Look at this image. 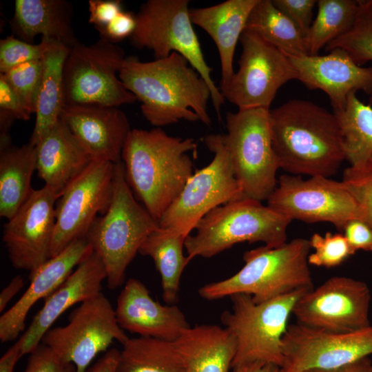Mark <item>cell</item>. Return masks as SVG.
Listing matches in <instances>:
<instances>
[{
  "label": "cell",
  "mask_w": 372,
  "mask_h": 372,
  "mask_svg": "<svg viewBox=\"0 0 372 372\" xmlns=\"http://www.w3.org/2000/svg\"><path fill=\"white\" fill-rule=\"evenodd\" d=\"M118 76L140 101L143 116L161 127L181 120L211 124L207 105L211 90L182 55L172 52L152 61L126 56Z\"/></svg>",
  "instance_id": "6da1fadb"
},
{
  "label": "cell",
  "mask_w": 372,
  "mask_h": 372,
  "mask_svg": "<svg viewBox=\"0 0 372 372\" xmlns=\"http://www.w3.org/2000/svg\"><path fill=\"white\" fill-rule=\"evenodd\" d=\"M194 138L172 136L161 127L132 129L122 152L127 182L147 211L158 221L193 174L189 152Z\"/></svg>",
  "instance_id": "7a4b0ae2"
},
{
  "label": "cell",
  "mask_w": 372,
  "mask_h": 372,
  "mask_svg": "<svg viewBox=\"0 0 372 372\" xmlns=\"http://www.w3.org/2000/svg\"><path fill=\"white\" fill-rule=\"evenodd\" d=\"M272 145L279 167L294 175L335 174L345 160L335 114L292 99L270 110Z\"/></svg>",
  "instance_id": "3957f363"
},
{
  "label": "cell",
  "mask_w": 372,
  "mask_h": 372,
  "mask_svg": "<svg viewBox=\"0 0 372 372\" xmlns=\"http://www.w3.org/2000/svg\"><path fill=\"white\" fill-rule=\"evenodd\" d=\"M309 240L296 238L279 247L264 245L243 254L244 266L231 277L201 287V298L217 300L245 293L262 302L301 289H312Z\"/></svg>",
  "instance_id": "277c9868"
},
{
  "label": "cell",
  "mask_w": 372,
  "mask_h": 372,
  "mask_svg": "<svg viewBox=\"0 0 372 372\" xmlns=\"http://www.w3.org/2000/svg\"><path fill=\"white\" fill-rule=\"evenodd\" d=\"M159 227L158 221L135 199L122 161L114 163L110 206L95 219L85 236L104 265L110 289L124 283L128 265Z\"/></svg>",
  "instance_id": "5b68a950"
},
{
  "label": "cell",
  "mask_w": 372,
  "mask_h": 372,
  "mask_svg": "<svg viewBox=\"0 0 372 372\" xmlns=\"http://www.w3.org/2000/svg\"><path fill=\"white\" fill-rule=\"evenodd\" d=\"M291 220L260 201L242 197L220 205L203 217L194 235L185 241L187 260L211 258L243 242H262L267 247L287 242Z\"/></svg>",
  "instance_id": "8992f818"
},
{
  "label": "cell",
  "mask_w": 372,
  "mask_h": 372,
  "mask_svg": "<svg viewBox=\"0 0 372 372\" xmlns=\"http://www.w3.org/2000/svg\"><path fill=\"white\" fill-rule=\"evenodd\" d=\"M310 289H298L259 303L245 293L230 296L231 310L224 311L220 320L236 343L231 369L254 362L281 367L282 341L289 316L297 301Z\"/></svg>",
  "instance_id": "52a82bcc"
},
{
  "label": "cell",
  "mask_w": 372,
  "mask_h": 372,
  "mask_svg": "<svg viewBox=\"0 0 372 372\" xmlns=\"http://www.w3.org/2000/svg\"><path fill=\"white\" fill-rule=\"evenodd\" d=\"M188 0H148L135 14L136 25L130 37L138 49L153 52L155 59L176 52L185 58L207 83L211 100L218 120L224 103L219 87L214 83L212 69L207 63L189 16Z\"/></svg>",
  "instance_id": "ba28073f"
},
{
  "label": "cell",
  "mask_w": 372,
  "mask_h": 372,
  "mask_svg": "<svg viewBox=\"0 0 372 372\" xmlns=\"http://www.w3.org/2000/svg\"><path fill=\"white\" fill-rule=\"evenodd\" d=\"M226 127L222 139L243 197L267 200L277 186L280 168L272 145L270 110L229 112Z\"/></svg>",
  "instance_id": "9c48e42d"
},
{
  "label": "cell",
  "mask_w": 372,
  "mask_h": 372,
  "mask_svg": "<svg viewBox=\"0 0 372 372\" xmlns=\"http://www.w3.org/2000/svg\"><path fill=\"white\" fill-rule=\"evenodd\" d=\"M120 46L100 38L91 45L78 41L63 66L65 105L119 107L136 100L118 73L125 59Z\"/></svg>",
  "instance_id": "30bf717a"
},
{
  "label": "cell",
  "mask_w": 372,
  "mask_h": 372,
  "mask_svg": "<svg viewBox=\"0 0 372 372\" xmlns=\"http://www.w3.org/2000/svg\"><path fill=\"white\" fill-rule=\"evenodd\" d=\"M204 142L214 158L189 178L159 220L162 229L187 236L210 211L243 197L222 134H208Z\"/></svg>",
  "instance_id": "8fae6325"
},
{
  "label": "cell",
  "mask_w": 372,
  "mask_h": 372,
  "mask_svg": "<svg viewBox=\"0 0 372 372\" xmlns=\"http://www.w3.org/2000/svg\"><path fill=\"white\" fill-rule=\"evenodd\" d=\"M239 41L238 70L220 84V92L238 110L269 109L280 87L298 80L297 72L287 56L255 33L245 30Z\"/></svg>",
  "instance_id": "7c38bea8"
},
{
  "label": "cell",
  "mask_w": 372,
  "mask_h": 372,
  "mask_svg": "<svg viewBox=\"0 0 372 372\" xmlns=\"http://www.w3.org/2000/svg\"><path fill=\"white\" fill-rule=\"evenodd\" d=\"M129 337L119 326L110 301L101 293L81 303L70 314L68 323L50 329L41 343L76 372H86L98 354L114 341L123 344Z\"/></svg>",
  "instance_id": "4fadbf2b"
},
{
  "label": "cell",
  "mask_w": 372,
  "mask_h": 372,
  "mask_svg": "<svg viewBox=\"0 0 372 372\" xmlns=\"http://www.w3.org/2000/svg\"><path fill=\"white\" fill-rule=\"evenodd\" d=\"M267 201L291 220L328 222L339 231L349 221L360 218L358 205L344 182L322 176L304 180L301 176L282 175Z\"/></svg>",
  "instance_id": "5bb4252c"
},
{
  "label": "cell",
  "mask_w": 372,
  "mask_h": 372,
  "mask_svg": "<svg viewBox=\"0 0 372 372\" xmlns=\"http://www.w3.org/2000/svg\"><path fill=\"white\" fill-rule=\"evenodd\" d=\"M114 163L92 160L59 197L51 258L71 242L86 236L99 216L107 210L112 195Z\"/></svg>",
  "instance_id": "9a60e30c"
},
{
  "label": "cell",
  "mask_w": 372,
  "mask_h": 372,
  "mask_svg": "<svg viewBox=\"0 0 372 372\" xmlns=\"http://www.w3.org/2000/svg\"><path fill=\"white\" fill-rule=\"evenodd\" d=\"M371 298L369 287L364 282L335 276L303 294L292 314L298 323L310 328L352 332L371 325Z\"/></svg>",
  "instance_id": "2e32d148"
},
{
  "label": "cell",
  "mask_w": 372,
  "mask_h": 372,
  "mask_svg": "<svg viewBox=\"0 0 372 372\" xmlns=\"http://www.w3.org/2000/svg\"><path fill=\"white\" fill-rule=\"evenodd\" d=\"M281 372L341 366L372 354V325L347 333L289 324L282 338Z\"/></svg>",
  "instance_id": "e0dca14e"
},
{
  "label": "cell",
  "mask_w": 372,
  "mask_h": 372,
  "mask_svg": "<svg viewBox=\"0 0 372 372\" xmlns=\"http://www.w3.org/2000/svg\"><path fill=\"white\" fill-rule=\"evenodd\" d=\"M58 195L44 185L33 189L17 212L5 223L2 240L15 269L32 276L51 258Z\"/></svg>",
  "instance_id": "ac0fdd59"
},
{
  "label": "cell",
  "mask_w": 372,
  "mask_h": 372,
  "mask_svg": "<svg viewBox=\"0 0 372 372\" xmlns=\"http://www.w3.org/2000/svg\"><path fill=\"white\" fill-rule=\"evenodd\" d=\"M288 57L298 80L309 90L325 92L333 112L344 109L352 93L361 90L372 94V66L358 65L342 49H333L324 56Z\"/></svg>",
  "instance_id": "d6986e66"
},
{
  "label": "cell",
  "mask_w": 372,
  "mask_h": 372,
  "mask_svg": "<svg viewBox=\"0 0 372 372\" xmlns=\"http://www.w3.org/2000/svg\"><path fill=\"white\" fill-rule=\"evenodd\" d=\"M105 280L104 265L99 255L93 252L44 299L42 308L18 339L22 355L30 354L38 347L45 333L69 308L102 293V283Z\"/></svg>",
  "instance_id": "ffe728a7"
},
{
  "label": "cell",
  "mask_w": 372,
  "mask_h": 372,
  "mask_svg": "<svg viewBox=\"0 0 372 372\" xmlns=\"http://www.w3.org/2000/svg\"><path fill=\"white\" fill-rule=\"evenodd\" d=\"M61 116L92 160L121 161L132 129L118 107L65 105Z\"/></svg>",
  "instance_id": "44dd1931"
},
{
  "label": "cell",
  "mask_w": 372,
  "mask_h": 372,
  "mask_svg": "<svg viewBox=\"0 0 372 372\" xmlns=\"http://www.w3.org/2000/svg\"><path fill=\"white\" fill-rule=\"evenodd\" d=\"M93 252L85 237L79 238L29 276V287L0 317L1 342L5 343L16 340L24 331L28 314L32 307L55 291L72 273L74 268Z\"/></svg>",
  "instance_id": "7402d4cb"
},
{
  "label": "cell",
  "mask_w": 372,
  "mask_h": 372,
  "mask_svg": "<svg viewBox=\"0 0 372 372\" xmlns=\"http://www.w3.org/2000/svg\"><path fill=\"white\" fill-rule=\"evenodd\" d=\"M115 313L122 329L143 337L175 341L191 327L176 305L154 300L146 286L133 278L119 293Z\"/></svg>",
  "instance_id": "603a6c76"
},
{
  "label": "cell",
  "mask_w": 372,
  "mask_h": 372,
  "mask_svg": "<svg viewBox=\"0 0 372 372\" xmlns=\"http://www.w3.org/2000/svg\"><path fill=\"white\" fill-rule=\"evenodd\" d=\"M35 147L37 174L59 197L92 160L61 116Z\"/></svg>",
  "instance_id": "cb8c5ba5"
},
{
  "label": "cell",
  "mask_w": 372,
  "mask_h": 372,
  "mask_svg": "<svg viewBox=\"0 0 372 372\" xmlns=\"http://www.w3.org/2000/svg\"><path fill=\"white\" fill-rule=\"evenodd\" d=\"M258 0H227L218 4L189 10L193 24L203 29L214 41L221 66L220 84L234 74L236 45Z\"/></svg>",
  "instance_id": "d4e9b609"
},
{
  "label": "cell",
  "mask_w": 372,
  "mask_h": 372,
  "mask_svg": "<svg viewBox=\"0 0 372 372\" xmlns=\"http://www.w3.org/2000/svg\"><path fill=\"white\" fill-rule=\"evenodd\" d=\"M72 16V5L65 0H16L10 23L22 41L33 43L35 37L41 35L71 48L78 42Z\"/></svg>",
  "instance_id": "484cf974"
},
{
  "label": "cell",
  "mask_w": 372,
  "mask_h": 372,
  "mask_svg": "<svg viewBox=\"0 0 372 372\" xmlns=\"http://www.w3.org/2000/svg\"><path fill=\"white\" fill-rule=\"evenodd\" d=\"M174 342L185 372H229L231 369L236 343L226 328L190 327Z\"/></svg>",
  "instance_id": "4316f807"
},
{
  "label": "cell",
  "mask_w": 372,
  "mask_h": 372,
  "mask_svg": "<svg viewBox=\"0 0 372 372\" xmlns=\"http://www.w3.org/2000/svg\"><path fill=\"white\" fill-rule=\"evenodd\" d=\"M63 43L50 39L41 59V73L35 103V123L29 143L33 145L58 122L65 106L63 66L70 51Z\"/></svg>",
  "instance_id": "83f0119b"
},
{
  "label": "cell",
  "mask_w": 372,
  "mask_h": 372,
  "mask_svg": "<svg viewBox=\"0 0 372 372\" xmlns=\"http://www.w3.org/2000/svg\"><path fill=\"white\" fill-rule=\"evenodd\" d=\"M35 170V145L0 148L1 217L10 219L27 200L34 189L31 180Z\"/></svg>",
  "instance_id": "f1b7e54d"
},
{
  "label": "cell",
  "mask_w": 372,
  "mask_h": 372,
  "mask_svg": "<svg viewBox=\"0 0 372 372\" xmlns=\"http://www.w3.org/2000/svg\"><path fill=\"white\" fill-rule=\"evenodd\" d=\"M187 237L159 227L147 238L138 252L153 259L161 278L163 299L169 304L178 300L182 273L189 263L183 254Z\"/></svg>",
  "instance_id": "f546056e"
},
{
  "label": "cell",
  "mask_w": 372,
  "mask_h": 372,
  "mask_svg": "<svg viewBox=\"0 0 372 372\" xmlns=\"http://www.w3.org/2000/svg\"><path fill=\"white\" fill-rule=\"evenodd\" d=\"M122 345L118 372H185L174 341L139 336Z\"/></svg>",
  "instance_id": "4dcf8cb0"
},
{
  "label": "cell",
  "mask_w": 372,
  "mask_h": 372,
  "mask_svg": "<svg viewBox=\"0 0 372 372\" xmlns=\"http://www.w3.org/2000/svg\"><path fill=\"white\" fill-rule=\"evenodd\" d=\"M245 30L251 31L287 56L308 55L304 37L272 0H258L248 18Z\"/></svg>",
  "instance_id": "1f68e13d"
},
{
  "label": "cell",
  "mask_w": 372,
  "mask_h": 372,
  "mask_svg": "<svg viewBox=\"0 0 372 372\" xmlns=\"http://www.w3.org/2000/svg\"><path fill=\"white\" fill-rule=\"evenodd\" d=\"M342 137L345 160L358 166L372 159V107L351 94L344 109L333 112Z\"/></svg>",
  "instance_id": "d6a6232c"
},
{
  "label": "cell",
  "mask_w": 372,
  "mask_h": 372,
  "mask_svg": "<svg viewBox=\"0 0 372 372\" xmlns=\"http://www.w3.org/2000/svg\"><path fill=\"white\" fill-rule=\"evenodd\" d=\"M318 13L304 37L308 55H318L329 43L348 32L355 21L358 1L319 0Z\"/></svg>",
  "instance_id": "836d02e7"
},
{
  "label": "cell",
  "mask_w": 372,
  "mask_h": 372,
  "mask_svg": "<svg viewBox=\"0 0 372 372\" xmlns=\"http://www.w3.org/2000/svg\"><path fill=\"white\" fill-rule=\"evenodd\" d=\"M335 48L346 51L360 66L372 61V0L358 1L351 29L325 46L327 52Z\"/></svg>",
  "instance_id": "e575fe53"
},
{
  "label": "cell",
  "mask_w": 372,
  "mask_h": 372,
  "mask_svg": "<svg viewBox=\"0 0 372 372\" xmlns=\"http://www.w3.org/2000/svg\"><path fill=\"white\" fill-rule=\"evenodd\" d=\"M309 242L314 252L309 254L308 263L316 267H337L355 253L342 233L327 232L324 236L315 233Z\"/></svg>",
  "instance_id": "d590c367"
},
{
  "label": "cell",
  "mask_w": 372,
  "mask_h": 372,
  "mask_svg": "<svg viewBox=\"0 0 372 372\" xmlns=\"http://www.w3.org/2000/svg\"><path fill=\"white\" fill-rule=\"evenodd\" d=\"M41 65V60L33 61L0 74L17 93L25 109L30 115L35 112Z\"/></svg>",
  "instance_id": "8d00e7d4"
},
{
  "label": "cell",
  "mask_w": 372,
  "mask_h": 372,
  "mask_svg": "<svg viewBox=\"0 0 372 372\" xmlns=\"http://www.w3.org/2000/svg\"><path fill=\"white\" fill-rule=\"evenodd\" d=\"M342 181L358 205L359 219L372 228V159L364 164L346 168Z\"/></svg>",
  "instance_id": "74e56055"
},
{
  "label": "cell",
  "mask_w": 372,
  "mask_h": 372,
  "mask_svg": "<svg viewBox=\"0 0 372 372\" xmlns=\"http://www.w3.org/2000/svg\"><path fill=\"white\" fill-rule=\"evenodd\" d=\"M50 39L42 38L38 44L30 43L14 36L0 41V72L4 74L21 64L41 60L48 49Z\"/></svg>",
  "instance_id": "f35d334b"
},
{
  "label": "cell",
  "mask_w": 372,
  "mask_h": 372,
  "mask_svg": "<svg viewBox=\"0 0 372 372\" xmlns=\"http://www.w3.org/2000/svg\"><path fill=\"white\" fill-rule=\"evenodd\" d=\"M30 354L24 372H76L73 364L63 361L42 343Z\"/></svg>",
  "instance_id": "ab89813d"
},
{
  "label": "cell",
  "mask_w": 372,
  "mask_h": 372,
  "mask_svg": "<svg viewBox=\"0 0 372 372\" xmlns=\"http://www.w3.org/2000/svg\"><path fill=\"white\" fill-rule=\"evenodd\" d=\"M273 5L288 17L304 37L311 25L315 0H272Z\"/></svg>",
  "instance_id": "60d3db41"
},
{
  "label": "cell",
  "mask_w": 372,
  "mask_h": 372,
  "mask_svg": "<svg viewBox=\"0 0 372 372\" xmlns=\"http://www.w3.org/2000/svg\"><path fill=\"white\" fill-rule=\"evenodd\" d=\"M136 25L135 14L122 11L108 24L96 30L100 34V38L115 43L130 37Z\"/></svg>",
  "instance_id": "b9f144b4"
},
{
  "label": "cell",
  "mask_w": 372,
  "mask_h": 372,
  "mask_svg": "<svg viewBox=\"0 0 372 372\" xmlns=\"http://www.w3.org/2000/svg\"><path fill=\"white\" fill-rule=\"evenodd\" d=\"M342 231L353 250L372 252V228L360 219L349 221Z\"/></svg>",
  "instance_id": "7bdbcfd3"
},
{
  "label": "cell",
  "mask_w": 372,
  "mask_h": 372,
  "mask_svg": "<svg viewBox=\"0 0 372 372\" xmlns=\"http://www.w3.org/2000/svg\"><path fill=\"white\" fill-rule=\"evenodd\" d=\"M88 10L89 23L96 29L106 25L123 11L119 0H90Z\"/></svg>",
  "instance_id": "ee69618b"
},
{
  "label": "cell",
  "mask_w": 372,
  "mask_h": 372,
  "mask_svg": "<svg viewBox=\"0 0 372 372\" xmlns=\"http://www.w3.org/2000/svg\"><path fill=\"white\" fill-rule=\"evenodd\" d=\"M0 111L8 113L15 120L28 121L31 116L12 87L1 76Z\"/></svg>",
  "instance_id": "f6af8a7d"
},
{
  "label": "cell",
  "mask_w": 372,
  "mask_h": 372,
  "mask_svg": "<svg viewBox=\"0 0 372 372\" xmlns=\"http://www.w3.org/2000/svg\"><path fill=\"white\" fill-rule=\"evenodd\" d=\"M120 351L111 349L86 372H118Z\"/></svg>",
  "instance_id": "bcb514c9"
},
{
  "label": "cell",
  "mask_w": 372,
  "mask_h": 372,
  "mask_svg": "<svg viewBox=\"0 0 372 372\" xmlns=\"http://www.w3.org/2000/svg\"><path fill=\"white\" fill-rule=\"evenodd\" d=\"M304 372H372V362L369 357H366L338 367L311 369Z\"/></svg>",
  "instance_id": "7dc6e473"
},
{
  "label": "cell",
  "mask_w": 372,
  "mask_h": 372,
  "mask_svg": "<svg viewBox=\"0 0 372 372\" xmlns=\"http://www.w3.org/2000/svg\"><path fill=\"white\" fill-rule=\"evenodd\" d=\"M24 281L20 276L14 277L0 293V312L2 313L12 298L23 288Z\"/></svg>",
  "instance_id": "c3c4849f"
},
{
  "label": "cell",
  "mask_w": 372,
  "mask_h": 372,
  "mask_svg": "<svg viewBox=\"0 0 372 372\" xmlns=\"http://www.w3.org/2000/svg\"><path fill=\"white\" fill-rule=\"evenodd\" d=\"M18 340L12 345L0 359V372H13L18 360L22 357Z\"/></svg>",
  "instance_id": "681fc988"
},
{
  "label": "cell",
  "mask_w": 372,
  "mask_h": 372,
  "mask_svg": "<svg viewBox=\"0 0 372 372\" xmlns=\"http://www.w3.org/2000/svg\"><path fill=\"white\" fill-rule=\"evenodd\" d=\"M231 372H281L280 367L269 363L254 362L232 368Z\"/></svg>",
  "instance_id": "f907efd6"
}]
</instances>
